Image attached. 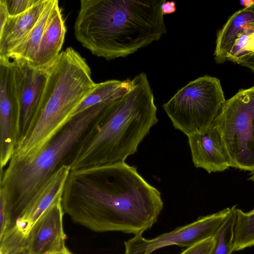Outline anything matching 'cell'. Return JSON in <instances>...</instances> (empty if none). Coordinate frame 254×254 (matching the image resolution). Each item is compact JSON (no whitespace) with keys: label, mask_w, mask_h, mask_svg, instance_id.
Listing matches in <instances>:
<instances>
[{"label":"cell","mask_w":254,"mask_h":254,"mask_svg":"<svg viewBox=\"0 0 254 254\" xmlns=\"http://www.w3.org/2000/svg\"><path fill=\"white\" fill-rule=\"evenodd\" d=\"M62 205L92 231L134 235L151 228L163 208L160 192L125 162L70 170Z\"/></svg>","instance_id":"6da1fadb"},{"label":"cell","mask_w":254,"mask_h":254,"mask_svg":"<svg viewBox=\"0 0 254 254\" xmlns=\"http://www.w3.org/2000/svg\"><path fill=\"white\" fill-rule=\"evenodd\" d=\"M164 1L81 0L75 36L97 57H126L166 34L161 8Z\"/></svg>","instance_id":"7a4b0ae2"},{"label":"cell","mask_w":254,"mask_h":254,"mask_svg":"<svg viewBox=\"0 0 254 254\" xmlns=\"http://www.w3.org/2000/svg\"><path fill=\"white\" fill-rule=\"evenodd\" d=\"M158 122L157 107L146 73L94 121L69 158L71 170L125 162Z\"/></svg>","instance_id":"3957f363"},{"label":"cell","mask_w":254,"mask_h":254,"mask_svg":"<svg viewBox=\"0 0 254 254\" xmlns=\"http://www.w3.org/2000/svg\"><path fill=\"white\" fill-rule=\"evenodd\" d=\"M48 70L32 125L18 142L11 160L34 157L75 116L96 85L85 59L71 47L61 52Z\"/></svg>","instance_id":"277c9868"},{"label":"cell","mask_w":254,"mask_h":254,"mask_svg":"<svg viewBox=\"0 0 254 254\" xmlns=\"http://www.w3.org/2000/svg\"><path fill=\"white\" fill-rule=\"evenodd\" d=\"M110 103L96 104L76 115L32 159L10 160L5 169L0 170V189L7 200L8 229L25 217L42 185L69 158L83 135Z\"/></svg>","instance_id":"5b68a950"},{"label":"cell","mask_w":254,"mask_h":254,"mask_svg":"<svg viewBox=\"0 0 254 254\" xmlns=\"http://www.w3.org/2000/svg\"><path fill=\"white\" fill-rule=\"evenodd\" d=\"M225 101L220 80L204 75L189 82L163 107L174 127L188 136L212 125Z\"/></svg>","instance_id":"8992f818"},{"label":"cell","mask_w":254,"mask_h":254,"mask_svg":"<svg viewBox=\"0 0 254 254\" xmlns=\"http://www.w3.org/2000/svg\"><path fill=\"white\" fill-rule=\"evenodd\" d=\"M231 161V167L254 170V86L240 89L223 104L213 123Z\"/></svg>","instance_id":"52a82bcc"},{"label":"cell","mask_w":254,"mask_h":254,"mask_svg":"<svg viewBox=\"0 0 254 254\" xmlns=\"http://www.w3.org/2000/svg\"><path fill=\"white\" fill-rule=\"evenodd\" d=\"M230 208L201 217L189 224L179 227L152 239L136 234L125 242V254H151L159 249L177 245L189 247L200 241L213 237L228 214Z\"/></svg>","instance_id":"ba28073f"},{"label":"cell","mask_w":254,"mask_h":254,"mask_svg":"<svg viewBox=\"0 0 254 254\" xmlns=\"http://www.w3.org/2000/svg\"><path fill=\"white\" fill-rule=\"evenodd\" d=\"M20 106L13 70L0 71V166L3 170L19 139Z\"/></svg>","instance_id":"9c48e42d"},{"label":"cell","mask_w":254,"mask_h":254,"mask_svg":"<svg viewBox=\"0 0 254 254\" xmlns=\"http://www.w3.org/2000/svg\"><path fill=\"white\" fill-rule=\"evenodd\" d=\"M11 61L20 106L19 140L33 122L47 81L48 67L39 68L26 62Z\"/></svg>","instance_id":"30bf717a"},{"label":"cell","mask_w":254,"mask_h":254,"mask_svg":"<svg viewBox=\"0 0 254 254\" xmlns=\"http://www.w3.org/2000/svg\"><path fill=\"white\" fill-rule=\"evenodd\" d=\"M62 200L51 205L30 231L27 236L30 254H58L68 250L65 244Z\"/></svg>","instance_id":"8fae6325"},{"label":"cell","mask_w":254,"mask_h":254,"mask_svg":"<svg viewBox=\"0 0 254 254\" xmlns=\"http://www.w3.org/2000/svg\"><path fill=\"white\" fill-rule=\"evenodd\" d=\"M195 167L208 173L222 172L231 167V161L221 136L213 124L188 135Z\"/></svg>","instance_id":"7c38bea8"},{"label":"cell","mask_w":254,"mask_h":254,"mask_svg":"<svg viewBox=\"0 0 254 254\" xmlns=\"http://www.w3.org/2000/svg\"><path fill=\"white\" fill-rule=\"evenodd\" d=\"M71 169L67 163L61 165L44 182L25 217L15 226L27 237L42 214L56 201L62 199Z\"/></svg>","instance_id":"4fadbf2b"},{"label":"cell","mask_w":254,"mask_h":254,"mask_svg":"<svg viewBox=\"0 0 254 254\" xmlns=\"http://www.w3.org/2000/svg\"><path fill=\"white\" fill-rule=\"evenodd\" d=\"M49 0L38 1L25 12L8 16L0 23V58H7L10 53L27 36L35 26Z\"/></svg>","instance_id":"5bb4252c"},{"label":"cell","mask_w":254,"mask_h":254,"mask_svg":"<svg viewBox=\"0 0 254 254\" xmlns=\"http://www.w3.org/2000/svg\"><path fill=\"white\" fill-rule=\"evenodd\" d=\"M65 32L64 20L59 1L56 0L39 44L34 60L30 65L39 68L48 67L61 53Z\"/></svg>","instance_id":"9a60e30c"},{"label":"cell","mask_w":254,"mask_h":254,"mask_svg":"<svg viewBox=\"0 0 254 254\" xmlns=\"http://www.w3.org/2000/svg\"><path fill=\"white\" fill-rule=\"evenodd\" d=\"M254 26V11L250 7H244L236 11L218 31L214 51V60L217 64L227 60L239 35L246 29Z\"/></svg>","instance_id":"2e32d148"},{"label":"cell","mask_w":254,"mask_h":254,"mask_svg":"<svg viewBox=\"0 0 254 254\" xmlns=\"http://www.w3.org/2000/svg\"><path fill=\"white\" fill-rule=\"evenodd\" d=\"M56 0H49L39 20L27 36L9 54L7 59L28 63L33 62L47 22Z\"/></svg>","instance_id":"e0dca14e"},{"label":"cell","mask_w":254,"mask_h":254,"mask_svg":"<svg viewBox=\"0 0 254 254\" xmlns=\"http://www.w3.org/2000/svg\"><path fill=\"white\" fill-rule=\"evenodd\" d=\"M131 86V79H112L96 83L92 91L77 108L75 116L100 103L116 100L126 94Z\"/></svg>","instance_id":"ac0fdd59"},{"label":"cell","mask_w":254,"mask_h":254,"mask_svg":"<svg viewBox=\"0 0 254 254\" xmlns=\"http://www.w3.org/2000/svg\"><path fill=\"white\" fill-rule=\"evenodd\" d=\"M254 245V209L244 212L237 208L234 226V251Z\"/></svg>","instance_id":"d6986e66"},{"label":"cell","mask_w":254,"mask_h":254,"mask_svg":"<svg viewBox=\"0 0 254 254\" xmlns=\"http://www.w3.org/2000/svg\"><path fill=\"white\" fill-rule=\"evenodd\" d=\"M236 206L230 208L223 223L213 237L214 244L210 254H231L234 251V226Z\"/></svg>","instance_id":"ffe728a7"},{"label":"cell","mask_w":254,"mask_h":254,"mask_svg":"<svg viewBox=\"0 0 254 254\" xmlns=\"http://www.w3.org/2000/svg\"><path fill=\"white\" fill-rule=\"evenodd\" d=\"M9 16L21 14L34 6L38 0H4Z\"/></svg>","instance_id":"44dd1931"},{"label":"cell","mask_w":254,"mask_h":254,"mask_svg":"<svg viewBox=\"0 0 254 254\" xmlns=\"http://www.w3.org/2000/svg\"><path fill=\"white\" fill-rule=\"evenodd\" d=\"M254 32V26L246 29L237 38L230 52L227 60L235 62L247 45L251 34Z\"/></svg>","instance_id":"7402d4cb"},{"label":"cell","mask_w":254,"mask_h":254,"mask_svg":"<svg viewBox=\"0 0 254 254\" xmlns=\"http://www.w3.org/2000/svg\"><path fill=\"white\" fill-rule=\"evenodd\" d=\"M214 244V238H209L187 248L180 254H210Z\"/></svg>","instance_id":"603a6c76"},{"label":"cell","mask_w":254,"mask_h":254,"mask_svg":"<svg viewBox=\"0 0 254 254\" xmlns=\"http://www.w3.org/2000/svg\"><path fill=\"white\" fill-rule=\"evenodd\" d=\"M9 227V214L7 200L4 191L0 189V237Z\"/></svg>","instance_id":"cb8c5ba5"},{"label":"cell","mask_w":254,"mask_h":254,"mask_svg":"<svg viewBox=\"0 0 254 254\" xmlns=\"http://www.w3.org/2000/svg\"><path fill=\"white\" fill-rule=\"evenodd\" d=\"M235 62L249 67L254 64V53L244 55L237 58Z\"/></svg>","instance_id":"d4e9b609"},{"label":"cell","mask_w":254,"mask_h":254,"mask_svg":"<svg viewBox=\"0 0 254 254\" xmlns=\"http://www.w3.org/2000/svg\"><path fill=\"white\" fill-rule=\"evenodd\" d=\"M161 8L163 15L172 13L176 10V3L173 1L165 0L162 4Z\"/></svg>","instance_id":"484cf974"},{"label":"cell","mask_w":254,"mask_h":254,"mask_svg":"<svg viewBox=\"0 0 254 254\" xmlns=\"http://www.w3.org/2000/svg\"><path fill=\"white\" fill-rule=\"evenodd\" d=\"M252 53H254V32L251 34L247 45L238 58L244 55Z\"/></svg>","instance_id":"4316f807"},{"label":"cell","mask_w":254,"mask_h":254,"mask_svg":"<svg viewBox=\"0 0 254 254\" xmlns=\"http://www.w3.org/2000/svg\"><path fill=\"white\" fill-rule=\"evenodd\" d=\"M7 254H30L27 245L19 247Z\"/></svg>","instance_id":"83f0119b"},{"label":"cell","mask_w":254,"mask_h":254,"mask_svg":"<svg viewBox=\"0 0 254 254\" xmlns=\"http://www.w3.org/2000/svg\"><path fill=\"white\" fill-rule=\"evenodd\" d=\"M240 2L244 7H248L254 4V0H242Z\"/></svg>","instance_id":"f1b7e54d"},{"label":"cell","mask_w":254,"mask_h":254,"mask_svg":"<svg viewBox=\"0 0 254 254\" xmlns=\"http://www.w3.org/2000/svg\"><path fill=\"white\" fill-rule=\"evenodd\" d=\"M250 177L248 180H250L252 181H254V170L250 172Z\"/></svg>","instance_id":"f546056e"},{"label":"cell","mask_w":254,"mask_h":254,"mask_svg":"<svg viewBox=\"0 0 254 254\" xmlns=\"http://www.w3.org/2000/svg\"><path fill=\"white\" fill-rule=\"evenodd\" d=\"M249 68H251L254 71V64L250 66Z\"/></svg>","instance_id":"4dcf8cb0"},{"label":"cell","mask_w":254,"mask_h":254,"mask_svg":"<svg viewBox=\"0 0 254 254\" xmlns=\"http://www.w3.org/2000/svg\"><path fill=\"white\" fill-rule=\"evenodd\" d=\"M69 250H67L66 251L63 253H60V254H65Z\"/></svg>","instance_id":"1f68e13d"},{"label":"cell","mask_w":254,"mask_h":254,"mask_svg":"<svg viewBox=\"0 0 254 254\" xmlns=\"http://www.w3.org/2000/svg\"><path fill=\"white\" fill-rule=\"evenodd\" d=\"M250 7L254 11V4Z\"/></svg>","instance_id":"d6a6232c"},{"label":"cell","mask_w":254,"mask_h":254,"mask_svg":"<svg viewBox=\"0 0 254 254\" xmlns=\"http://www.w3.org/2000/svg\"><path fill=\"white\" fill-rule=\"evenodd\" d=\"M65 254H72L69 251H68Z\"/></svg>","instance_id":"836d02e7"}]
</instances>
